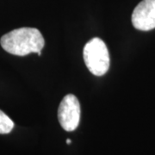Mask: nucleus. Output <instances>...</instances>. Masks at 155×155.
I'll use <instances>...</instances> for the list:
<instances>
[{"instance_id":"f257e3e1","label":"nucleus","mask_w":155,"mask_h":155,"mask_svg":"<svg viewBox=\"0 0 155 155\" xmlns=\"http://www.w3.org/2000/svg\"><path fill=\"white\" fill-rule=\"evenodd\" d=\"M0 44L7 53L13 55L25 56L36 53L40 56L45 41L37 28H20L3 35Z\"/></svg>"},{"instance_id":"f03ea898","label":"nucleus","mask_w":155,"mask_h":155,"mask_svg":"<svg viewBox=\"0 0 155 155\" xmlns=\"http://www.w3.org/2000/svg\"><path fill=\"white\" fill-rule=\"evenodd\" d=\"M84 61L89 71L95 76H103L108 72L110 58L107 46L100 38L89 41L84 48Z\"/></svg>"},{"instance_id":"7ed1b4c3","label":"nucleus","mask_w":155,"mask_h":155,"mask_svg":"<svg viewBox=\"0 0 155 155\" xmlns=\"http://www.w3.org/2000/svg\"><path fill=\"white\" fill-rule=\"evenodd\" d=\"M80 104L78 98L72 94L67 95L60 104L58 118L61 126L66 131H74L80 121Z\"/></svg>"},{"instance_id":"20e7f679","label":"nucleus","mask_w":155,"mask_h":155,"mask_svg":"<svg viewBox=\"0 0 155 155\" xmlns=\"http://www.w3.org/2000/svg\"><path fill=\"white\" fill-rule=\"evenodd\" d=\"M134 27L142 31L155 28V0H142L132 14Z\"/></svg>"},{"instance_id":"39448f33","label":"nucleus","mask_w":155,"mask_h":155,"mask_svg":"<svg viewBox=\"0 0 155 155\" xmlns=\"http://www.w3.org/2000/svg\"><path fill=\"white\" fill-rule=\"evenodd\" d=\"M14 127V122L9 116L0 110V134H5L11 133Z\"/></svg>"},{"instance_id":"423d86ee","label":"nucleus","mask_w":155,"mask_h":155,"mask_svg":"<svg viewBox=\"0 0 155 155\" xmlns=\"http://www.w3.org/2000/svg\"><path fill=\"white\" fill-rule=\"evenodd\" d=\"M67 144H71V143H72L71 140H69V139H68V140H67Z\"/></svg>"}]
</instances>
